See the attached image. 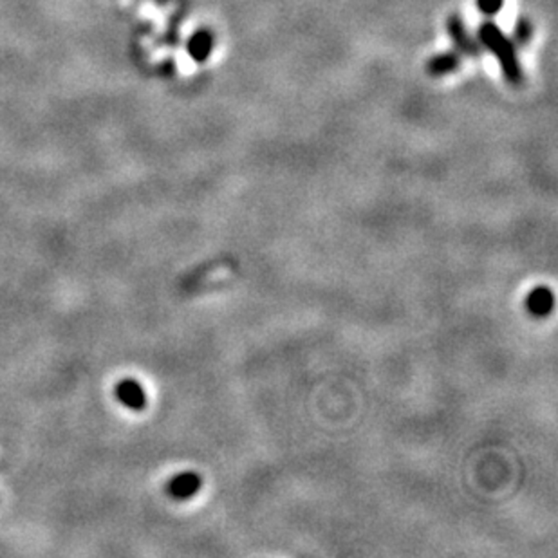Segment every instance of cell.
<instances>
[{
  "mask_svg": "<svg viewBox=\"0 0 558 558\" xmlns=\"http://www.w3.org/2000/svg\"><path fill=\"white\" fill-rule=\"evenodd\" d=\"M553 304H554L553 291H551L549 288H546V285L535 288L526 298L527 311L537 318L547 317V314L551 313V309H553Z\"/></svg>",
  "mask_w": 558,
  "mask_h": 558,
  "instance_id": "7",
  "label": "cell"
},
{
  "mask_svg": "<svg viewBox=\"0 0 558 558\" xmlns=\"http://www.w3.org/2000/svg\"><path fill=\"white\" fill-rule=\"evenodd\" d=\"M461 67V55L454 51L447 53H437L432 58L427 60L425 64V71L432 78H441V76L452 75Z\"/></svg>",
  "mask_w": 558,
  "mask_h": 558,
  "instance_id": "3",
  "label": "cell"
},
{
  "mask_svg": "<svg viewBox=\"0 0 558 558\" xmlns=\"http://www.w3.org/2000/svg\"><path fill=\"white\" fill-rule=\"evenodd\" d=\"M479 42L495 56L497 64L500 65L503 76L510 85L519 87L524 82V71L520 65L517 45L511 42L510 36L499 26L486 20L479 28Z\"/></svg>",
  "mask_w": 558,
  "mask_h": 558,
  "instance_id": "1",
  "label": "cell"
},
{
  "mask_svg": "<svg viewBox=\"0 0 558 558\" xmlns=\"http://www.w3.org/2000/svg\"><path fill=\"white\" fill-rule=\"evenodd\" d=\"M504 6V0H477V9L486 16H495L500 13Z\"/></svg>",
  "mask_w": 558,
  "mask_h": 558,
  "instance_id": "9",
  "label": "cell"
},
{
  "mask_svg": "<svg viewBox=\"0 0 558 558\" xmlns=\"http://www.w3.org/2000/svg\"><path fill=\"white\" fill-rule=\"evenodd\" d=\"M199 490H201V477L194 474V471H185V474L175 475L174 479L168 483V493L179 500L190 499Z\"/></svg>",
  "mask_w": 558,
  "mask_h": 558,
  "instance_id": "5",
  "label": "cell"
},
{
  "mask_svg": "<svg viewBox=\"0 0 558 558\" xmlns=\"http://www.w3.org/2000/svg\"><path fill=\"white\" fill-rule=\"evenodd\" d=\"M214 33L208 31V29H199V31H195L194 35H192V38L188 40V55L192 56L194 62L202 64V62L210 58L212 51H214Z\"/></svg>",
  "mask_w": 558,
  "mask_h": 558,
  "instance_id": "6",
  "label": "cell"
},
{
  "mask_svg": "<svg viewBox=\"0 0 558 558\" xmlns=\"http://www.w3.org/2000/svg\"><path fill=\"white\" fill-rule=\"evenodd\" d=\"M447 31L452 38V44L456 45L459 55L471 56V58H479L481 56V44L468 33L466 24L459 15H450L447 20Z\"/></svg>",
  "mask_w": 558,
  "mask_h": 558,
  "instance_id": "2",
  "label": "cell"
},
{
  "mask_svg": "<svg viewBox=\"0 0 558 558\" xmlns=\"http://www.w3.org/2000/svg\"><path fill=\"white\" fill-rule=\"evenodd\" d=\"M531 38H533V26H531L530 20H517V24H515L513 28V40H511V42H513L515 45H519V48H526L531 42Z\"/></svg>",
  "mask_w": 558,
  "mask_h": 558,
  "instance_id": "8",
  "label": "cell"
},
{
  "mask_svg": "<svg viewBox=\"0 0 558 558\" xmlns=\"http://www.w3.org/2000/svg\"><path fill=\"white\" fill-rule=\"evenodd\" d=\"M116 396L125 407L132 408V410H143L147 405V394H145L143 387L131 378L119 381L118 387H116Z\"/></svg>",
  "mask_w": 558,
  "mask_h": 558,
  "instance_id": "4",
  "label": "cell"
}]
</instances>
